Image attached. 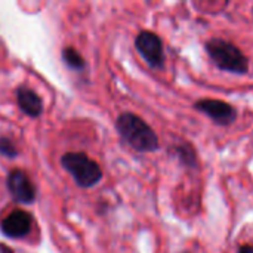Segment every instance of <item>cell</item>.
<instances>
[{
  "label": "cell",
  "instance_id": "cell-1",
  "mask_svg": "<svg viewBox=\"0 0 253 253\" xmlns=\"http://www.w3.org/2000/svg\"><path fill=\"white\" fill-rule=\"evenodd\" d=\"M116 129L122 139L139 153H153L160 147L154 129L133 113H123L116 120Z\"/></svg>",
  "mask_w": 253,
  "mask_h": 253
},
{
  "label": "cell",
  "instance_id": "cell-12",
  "mask_svg": "<svg viewBox=\"0 0 253 253\" xmlns=\"http://www.w3.org/2000/svg\"><path fill=\"white\" fill-rule=\"evenodd\" d=\"M239 253H253V246H251V245H243L239 249Z\"/></svg>",
  "mask_w": 253,
  "mask_h": 253
},
{
  "label": "cell",
  "instance_id": "cell-8",
  "mask_svg": "<svg viewBox=\"0 0 253 253\" xmlns=\"http://www.w3.org/2000/svg\"><path fill=\"white\" fill-rule=\"evenodd\" d=\"M16 101L24 114L31 119H37L43 113V101L42 98L27 86H19L16 90Z\"/></svg>",
  "mask_w": 253,
  "mask_h": 253
},
{
  "label": "cell",
  "instance_id": "cell-9",
  "mask_svg": "<svg viewBox=\"0 0 253 253\" xmlns=\"http://www.w3.org/2000/svg\"><path fill=\"white\" fill-rule=\"evenodd\" d=\"M173 151H175V156L181 160L182 165H185L188 168H196L197 166V156H196L194 148L190 144L184 142V144L175 147Z\"/></svg>",
  "mask_w": 253,
  "mask_h": 253
},
{
  "label": "cell",
  "instance_id": "cell-3",
  "mask_svg": "<svg viewBox=\"0 0 253 253\" xmlns=\"http://www.w3.org/2000/svg\"><path fill=\"white\" fill-rule=\"evenodd\" d=\"M61 165L80 188H92L102 179L99 165L84 153H65L61 157Z\"/></svg>",
  "mask_w": 253,
  "mask_h": 253
},
{
  "label": "cell",
  "instance_id": "cell-10",
  "mask_svg": "<svg viewBox=\"0 0 253 253\" xmlns=\"http://www.w3.org/2000/svg\"><path fill=\"white\" fill-rule=\"evenodd\" d=\"M62 59L73 70H83L84 68V59H83V56L79 53V50H76L71 46H68V47H65L62 50Z\"/></svg>",
  "mask_w": 253,
  "mask_h": 253
},
{
  "label": "cell",
  "instance_id": "cell-2",
  "mask_svg": "<svg viewBox=\"0 0 253 253\" xmlns=\"http://www.w3.org/2000/svg\"><path fill=\"white\" fill-rule=\"evenodd\" d=\"M205 49L219 70L233 74H246L249 71L248 56L234 43L215 37L206 42Z\"/></svg>",
  "mask_w": 253,
  "mask_h": 253
},
{
  "label": "cell",
  "instance_id": "cell-11",
  "mask_svg": "<svg viewBox=\"0 0 253 253\" xmlns=\"http://www.w3.org/2000/svg\"><path fill=\"white\" fill-rule=\"evenodd\" d=\"M0 154L4 157H9V159H13L18 156V150H16L15 144L6 136H0Z\"/></svg>",
  "mask_w": 253,
  "mask_h": 253
},
{
  "label": "cell",
  "instance_id": "cell-4",
  "mask_svg": "<svg viewBox=\"0 0 253 253\" xmlns=\"http://www.w3.org/2000/svg\"><path fill=\"white\" fill-rule=\"evenodd\" d=\"M136 50L141 53V56L145 59V62L154 68L160 70L165 67V49L162 39L153 33V31H141L135 39Z\"/></svg>",
  "mask_w": 253,
  "mask_h": 253
},
{
  "label": "cell",
  "instance_id": "cell-6",
  "mask_svg": "<svg viewBox=\"0 0 253 253\" xmlns=\"http://www.w3.org/2000/svg\"><path fill=\"white\" fill-rule=\"evenodd\" d=\"M7 190L16 203L31 205L36 199V188L25 172L15 169L7 175Z\"/></svg>",
  "mask_w": 253,
  "mask_h": 253
},
{
  "label": "cell",
  "instance_id": "cell-7",
  "mask_svg": "<svg viewBox=\"0 0 253 253\" xmlns=\"http://www.w3.org/2000/svg\"><path fill=\"white\" fill-rule=\"evenodd\" d=\"M33 228V218L25 211H13L1 221V231L9 239H24Z\"/></svg>",
  "mask_w": 253,
  "mask_h": 253
},
{
  "label": "cell",
  "instance_id": "cell-5",
  "mask_svg": "<svg viewBox=\"0 0 253 253\" xmlns=\"http://www.w3.org/2000/svg\"><path fill=\"white\" fill-rule=\"evenodd\" d=\"M194 108L219 126H230L237 119L236 107L221 99H200L194 104Z\"/></svg>",
  "mask_w": 253,
  "mask_h": 253
}]
</instances>
